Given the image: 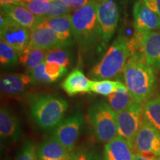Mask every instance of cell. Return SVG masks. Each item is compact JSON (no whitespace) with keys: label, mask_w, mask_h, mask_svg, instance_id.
<instances>
[{"label":"cell","mask_w":160,"mask_h":160,"mask_svg":"<svg viewBox=\"0 0 160 160\" xmlns=\"http://www.w3.org/2000/svg\"><path fill=\"white\" fill-rule=\"evenodd\" d=\"M91 82L82 71L75 69L65 78L62 83V88L69 96H75L91 92Z\"/></svg>","instance_id":"cell-19"},{"label":"cell","mask_w":160,"mask_h":160,"mask_svg":"<svg viewBox=\"0 0 160 160\" xmlns=\"http://www.w3.org/2000/svg\"><path fill=\"white\" fill-rule=\"evenodd\" d=\"M60 1L70 8L76 10L86 5L91 0H60Z\"/></svg>","instance_id":"cell-33"},{"label":"cell","mask_w":160,"mask_h":160,"mask_svg":"<svg viewBox=\"0 0 160 160\" xmlns=\"http://www.w3.org/2000/svg\"><path fill=\"white\" fill-rule=\"evenodd\" d=\"M145 5L151 9V11L156 12L157 13V0H142Z\"/></svg>","instance_id":"cell-35"},{"label":"cell","mask_w":160,"mask_h":160,"mask_svg":"<svg viewBox=\"0 0 160 160\" xmlns=\"http://www.w3.org/2000/svg\"><path fill=\"white\" fill-rule=\"evenodd\" d=\"M125 84L136 102L143 104L153 93L156 86L154 68L142 59L131 57L123 71Z\"/></svg>","instance_id":"cell-1"},{"label":"cell","mask_w":160,"mask_h":160,"mask_svg":"<svg viewBox=\"0 0 160 160\" xmlns=\"http://www.w3.org/2000/svg\"><path fill=\"white\" fill-rule=\"evenodd\" d=\"M134 27L137 33L155 31L160 29V17L145 5L142 0H138L133 6Z\"/></svg>","instance_id":"cell-12"},{"label":"cell","mask_w":160,"mask_h":160,"mask_svg":"<svg viewBox=\"0 0 160 160\" xmlns=\"http://www.w3.org/2000/svg\"><path fill=\"white\" fill-rule=\"evenodd\" d=\"M157 14L160 17V0H157Z\"/></svg>","instance_id":"cell-37"},{"label":"cell","mask_w":160,"mask_h":160,"mask_svg":"<svg viewBox=\"0 0 160 160\" xmlns=\"http://www.w3.org/2000/svg\"><path fill=\"white\" fill-rule=\"evenodd\" d=\"M18 0H0V5L1 6L12 5V4H16Z\"/></svg>","instance_id":"cell-36"},{"label":"cell","mask_w":160,"mask_h":160,"mask_svg":"<svg viewBox=\"0 0 160 160\" xmlns=\"http://www.w3.org/2000/svg\"><path fill=\"white\" fill-rule=\"evenodd\" d=\"M45 61L59 63L68 68L71 64V57L68 51L61 48L47 51Z\"/></svg>","instance_id":"cell-27"},{"label":"cell","mask_w":160,"mask_h":160,"mask_svg":"<svg viewBox=\"0 0 160 160\" xmlns=\"http://www.w3.org/2000/svg\"><path fill=\"white\" fill-rule=\"evenodd\" d=\"M0 37L17 51L19 54L29 45L31 30L11 21L2 13L0 18Z\"/></svg>","instance_id":"cell-8"},{"label":"cell","mask_w":160,"mask_h":160,"mask_svg":"<svg viewBox=\"0 0 160 160\" xmlns=\"http://www.w3.org/2000/svg\"><path fill=\"white\" fill-rule=\"evenodd\" d=\"M16 160H39L34 144L31 141H26L17 154Z\"/></svg>","instance_id":"cell-31"},{"label":"cell","mask_w":160,"mask_h":160,"mask_svg":"<svg viewBox=\"0 0 160 160\" xmlns=\"http://www.w3.org/2000/svg\"><path fill=\"white\" fill-rule=\"evenodd\" d=\"M74 10L70 8L60 0H51V10L46 18H55L71 14Z\"/></svg>","instance_id":"cell-29"},{"label":"cell","mask_w":160,"mask_h":160,"mask_svg":"<svg viewBox=\"0 0 160 160\" xmlns=\"http://www.w3.org/2000/svg\"><path fill=\"white\" fill-rule=\"evenodd\" d=\"M30 83H31L30 75L11 73L1 78L0 88L2 93L6 95L17 96L21 94Z\"/></svg>","instance_id":"cell-20"},{"label":"cell","mask_w":160,"mask_h":160,"mask_svg":"<svg viewBox=\"0 0 160 160\" xmlns=\"http://www.w3.org/2000/svg\"><path fill=\"white\" fill-rule=\"evenodd\" d=\"M1 13L11 21L29 30L37 27L44 19L33 14L22 6L14 4L1 6Z\"/></svg>","instance_id":"cell-13"},{"label":"cell","mask_w":160,"mask_h":160,"mask_svg":"<svg viewBox=\"0 0 160 160\" xmlns=\"http://www.w3.org/2000/svg\"><path fill=\"white\" fill-rule=\"evenodd\" d=\"M134 160H160V157H155V156L153 155L135 153Z\"/></svg>","instance_id":"cell-34"},{"label":"cell","mask_w":160,"mask_h":160,"mask_svg":"<svg viewBox=\"0 0 160 160\" xmlns=\"http://www.w3.org/2000/svg\"><path fill=\"white\" fill-rule=\"evenodd\" d=\"M136 37L144 61L154 69L160 70V31L137 33Z\"/></svg>","instance_id":"cell-11"},{"label":"cell","mask_w":160,"mask_h":160,"mask_svg":"<svg viewBox=\"0 0 160 160\" xmlns=\"http://www.w3.org/2000/svg\"><path fill=\"white\" fill-rule=\"evenodd\" d=\"M37 151L39 160H60L71 156V152L53 136L40 144Z\"/></svg>","instance_id":"cell-18"},{"label":"cell","mask_w":160,"mask_h":160,"mask_svg":"<svg viewBox=\"0 0 160 160\" xmlns=\"http://www.w3.org/2000/svg\"><path fill=\"white\" fill-rule=\"evenodd\" d=\"M51 0H18L14 5L22 6L37 17L46 18L51 10Z\"/></svg>","instance_id":"cell-24"},{"label":"cell","mask_w":160,"mask_h":160,"mask_svg":"<svg viewBox=\"0 0 160 160\" xmlns=\"http://www.w3.org/2000/svg\"><path fill=\"white\" fill-rule=\"evenodd\" d=\"M109 105L116 113L123 111L131 106L135 101L130 94L125 84L119 88L115 93L108 97Z\"/></svg>","instance_id":"cell-22"},{"label":"cell","mask_w":160,"mask_h":160,"mask_svg":"<svg viewBox=\"0 0 160 160\" xmlns=\"http://www.w3.org/2000/svg\"><path fill=\"white\" fill-rule=\"evenodd\" d=\"M124 84L120 81H111L108 79L92 80L91 92L102 96L108 97L115 93Z\"/></svg>","instance_id":"cell-25"},{"label":"cell","mask_w":160,"mask_h":160,"mask_svg":"<svg viewBox=\"0 0 160 160\" xmlns=\"http://www.w3.org/2000/svg\"><path fill=\"white\" fill-rule=\"evenodd\" d=\"M47 51L28 45L19 54V61L25 68L27 73H30L35 68L45 60Z\"/></svg>","instance_id":"cell-21"},{"label":"cell","mask_w":160,"mask_h":160,"mask_svg":"<svg viewBox=\"0 0 160 160\" xmlns=\"http://www.w3.org/2000/svg\"><path fill=\"white\" fill-rule=\"evenodd\" d=\"M88 120L95 137L101 142H109L118 136L117 113L102 100L90 106Z\"/></svg>","instance_id":"cell-5"},{"label":"cell","mask_w":160,"mask_h":160,"mask_svg":"<svg viewBox=\"0 0 160 160\" xmlns=\"http://www.w3.org/2000/svg\"><path fill=\"white\" fill-rule=\"evenodd\" d=\"M71 160H102V157L95 149L84 150L75 154L72 153Z\"/></svg>","instance_id":"cell-32"},{"label":"cell","mask_w":160,"mask_h":160,"mask_svg":"<svg viewBox=\"0 0 160 160\" xmlns=\"http://www.w3.org/2000/svg\"><path fill=\"white\" fill-rule=\"evenodd\" d=\"M135 151L128 142L117 136L106 143L104 160H134Z\"/></svg>","instance_id":"cell-15"},{"label":"cell","mask_w":160,"mask_h":160,"mask_svg":"<svg viewBox=\"0 0 160 160\" xmlns=\"http://www.w3.org/2000/svg\"><path fill=\"white\" fill-rule=\"evenodd\" d=\"M71 154H72V153H71ZM60 160H71V157L68 158V159H60Z\"/></svg>","instance_id":"cell-38"},{"label":"cell","mask_w":160,"mask_h":160,"mask_svg":"<svg viewBox=\"0 0 160 160\" xmlns=\"http://www.w3.org/2000/svg\"><path fill=\"white\" fill-rule=\"evenodd\" d=\"M83 123V114L80 111L76 112L60 122L53 132V137L71 152L79 137Z\"/></svg>","instance_id":"cell-9"},{"label":"cell","mask_w":160,"mask_h":160,"mask_svg":"<svg viewBox=\"0 0 160 160\" xmlns=\"http://www.w3.org/2000/svg\"><path fill=\"white\" fill-rule=\"evenodd\" d=\"M143 118L160 131V97L151 98L143 104Z\"/></svg>","instance_id":"cell-23"},{"label":"cell","mask_w":160,"mask_h":160,"mask_svg":"<svg viewBox=\"0 0 160 160\" xmlns=\"http://www.w3.org/2000/svg\"><path fill=\"white\" fill-rule=\"evenodd\" d=\"M68 105L57 96L43 94L31 96L30 108L37 125L44 130L56 128L63 119Z\"/></svg>","instance_id":"cell-3"},{"label":"cell","mask_w":160,"mask_h":160,"mask_svg":"<svg viewBox=\"0 0 160 160\" xmlns=\"http://www.w3.org/2000/svg\"><path fill=\"white\" fill-rule=\"evenodd\" d=\"M2 160H8L7 159H2Z\"/></svg>","instance_id":"cell-39"},{"label":"cell","mask_w":160,"mask_h":160,"mask_svg":"<svg viewBox=\"0 0 160 160\" xmlns=\"http://www.w3.org/2000/svg\"><path fill=\"white\" fill-rule=\"evenodd\" d=\"M0 135L1 139L12 142H17L22 135L19 120L8 108L0 111Z\"/></svg>","instance_id":"cell-17"},{"label":"cell","mask_w":160,"mask_h":160,"mask_svg":"<svg viewBox=\"0 0 160 160\" xmlns=\"http://www.w3.org/2000/svg\"><path fill=\"white\" fill-rule=\"evenodd\" d=\"M97 0H91L83 7L76 9L71 14L74 39L82 48L92 50L101 42L97 13Z\"/></svg>","instance_id":"cell-2"},{"label":"cell","mask_w":160,"mask_h":160,"mask_svg":"<svg viewBox=\"0 0 160 160\" xmlns=\"http://www.w3.org/2000/svg\"><path fill=\"white\" fill-rule=\"evenodd\" d=\"M97 13L101 45L102 47H106L118 25L119 9L114 0H97Z\"/></svg>","instance_id":"cell-7"},{"label":"cell","mask_w":160,"mask_h":160,"mask_svg":"<svg viewBox=\"0 0 160 160\" xmlns=\"http://www.w3.org/2000/svg\"><path fill=\"white\" fill-rule=\"evenodd\" d=\"M19 53L6 43L1 41L0 42V62L2 66H13L18 62Z\"/></svg>","instance_id":"cell-26"},{"label":"cell","mask_w":160,"mask_h":160,"mask_svg":"<svg viewBox=\"0 0 160 160\" xmlns=\"http://www.w3.org/2000/svg\"><path fill=\"white\" fill-rule=\"evenodd\" d=\"M29 45L45 51L61 48L67 46L63 41L59 39L54 31L47 28H34L31 30Z\"/></svg>","instance_id":"cell-14"},{"label":"cell","mask_w":160,"mask_h":160,"mask_svg":"<svg viewBox=\"0 0 160 160\" xmlns=\"http://www.w3.org/2000/svg\"><path fill=\"white\" fill-rule=\"evenodd\" d=\"M131 56L129 41L123 36H119L100 60L91 71L92 77L97 80L117 77L123 72Z\"/></svg>","instance_id":"cell-4"},{"label":"cell","mask_w":160,"mask_h":160,"mask_svg":"<svg viewBox=\"0 0 160 160\" xmlns=\"http://www.w3.org/2000/svg\"><path fill=\"white\" fill-rule=\"evenodd\" d=\"M45 62V72L51 78L53 82L62 78L67 73L68 68L65 66L53 62Z\"/></svg>","instance_id":"cell-30"},{"label":"cell","mask_w":160,"mask_h":160,"mask_svg":"<svg viewBox=\"0 0 160 160\" xmlns=\"http://www.w3.org/2000/svg\"><path fill=\"white\" fill-rule=\"evenodd\" d=\"M36 28H47L53 30L67 46L73 42V39L74 38L71 21V14L55 18H44L42 21Z\"/></svg>","instance_id":"cell-16"},{"label":"cell","mask_w":160,"mask_h":160,"mask_svg":"<svg viewBox=\"0 0 160 160\" xmlns=\"http://www.w3.org/2000/svg\"><path fill=\"white\" fill-rule=\"evenodd\" d=\"M133 149L135 153L160 157V131L144 118L135 138Z\"/></svg>","instance_id":"cell-10"},{"label":"cell","mask_w":160,"mask_h":160,"mask_svg":"<svg viewBox=\"0 0 160 160\" xmlns=\"http://www.w3.org/2000/svg\"><path fill=\"white\" fill-rule=\"evenodd\" d=\"M31 83L37 85H45L53 82L51 77L45 72V62L38 65L30 73Z\"/></svg>","instance_id":"cell-28"},{"label":"cell","mask_w":160,"mask_h":160,"mask_svg":"<svg viewBox=\"0 0 160 160\" xmlns=\"http://www.w3.org/2000/svg\"><path fill=\"white\" fill-rule=\"evenodd\" d=\"M118 136L127 140L133 148L134 140L143 121V105L133 102L117 113Z\"/></svg>","instance_id":"cell-6"}]
</instances>
